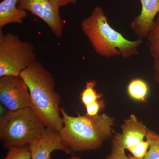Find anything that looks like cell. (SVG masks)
Here are the masks:
<instances>
[{"instance_id": "cell-1", "label": "cell", "mask_w": 159, "mask_h": 159, "mask_svg": "<svg viewBox=\"0 0 159 159\" xmlns=\"http://www.w3.org/2000/svg\"><path fill=\"white\" fill-rule=\"evenodd\" d=\"M63 127L59 132L64 143L75 152L96 150L114 132L115 119L106 114L72 116L61 109Z\"/></svg>"}, {"instance_id": "cell-2", "label": "cell", "mask_w": 159, "mask_h": 159, "mask_svg": "<svg viewBox=\"0 0 159 159\" xmlns=\"http://www.w3.org/2000/svg\"><path fill=\"white\" fill-rule=\"evenodd\" d=\"M31 98L30 107L42 120L47 128L58 131L63 125L59 107L61 98L55 91V81L52 74L36 61L20 73Z\"/></svg>"}, {"instance_id": "cell-3", "label": "cell", "mask_w": 159, "mask_h": 159, "mask_svg": "<svg viewBox=\"0 0 159 159\" xmlns=\"http://www.w3.org/2000/svg\"><path fill=\"white\" fill-rule=\"evenodd\" d=\"M81 27L96 53L106 58L120 56L126 58L138 55L139 48L144 42L141 38L129 40L111 27L100 6H96L83 20Z\"/></svg>"}, {"instance_id": "cell-4", "label": "cell", "mask_w": 159, "mask_h": 159, "mask_svg": "<svg viewBox=\"0 0 159 159\" xmlns=\"http://www.w3.org/2000/svg\"><path fill=\"white\" fill-rule=\"evenodd\" d=\"M47 128L31 107L9 111L0 118V139L9 150L34 142Z\"/></svg>"}, {"instance_id": "cell-5", "label": "cell", "mask_w": 159, "mask_h": 159, "mask_svg": "<svg viewBox=\"0 0 159 159\" xmlns=\"http://www.w3.org/2000/svg\"><path fill=\"white\" fill-rule=\"evenodd\" d=\"M36 61L32 43L22 40L16 34L0 30V77L20 76Z\"/></svg>"}, {"instance_id": "cell-6", "label": "cell", "mask_w": 159, "mask_h": 159, "mask_svg": "<svg viewBox=\"0 0 159 159\" xmlns=\"http://www.w3.org/2000/svg\"><path fill=\"white\" fill-rule=\"evenodd\" d=\"M0 101L9 111L30 107L29 88L21 77L14 76L0 77Z\"/></svg>"}, {"instance_id": "cell-7", "label": "cell", "mask_w": 159, "mask_h": 159, "mask_svg": "<svg viewBox=\"0 0 159 159\" xmlns=\"http://www.w3.org/2000/svg\"><path fill=\"white\" fill-rule=\"evenodd\" d=\"M18 8L29 11L42 20L56 37L63 33L64 24L60 14L59 8L49 0H18Z\"/></svg>"}, {"instance_id": "cell-8", "label": "cell", "mask_w": 159, "mask_h": 159, "mask_svg": "<svg viewBox=\"0 0 159 159\" xmlns=\"http://www.w3.org/2000/svg\"><path fill=\"white\" fill-rule=\"evenodd\" d=\"M31 159H50L51 154L56 150H61L69 154L73 152L64 143L58 131L46 128L43 133L34 142L29 144Z\"/></svg>"}, {"instance_id": "cell-9", "label": "cell", "mask_w": 159, "mask_h": 159, "mask_svg": "<svg viewBox=\"0 0 159 159\" xmlns=\"http://www.w3.org/2000/svg\"><path fill=\"white\" fill-rule=\"evenodd\" d=\"M142 10L130 23V27L139 38L147 37L153 27L156 17L159 12V0H140Z\"/></svg>"}, {"instance_id": "cell-10", "label": "cell", "mask_w": 159, "mask_h": 159, "mask_svg": "<svg viewBox=\"0 0 159 159\" xmlns=\"http://www.w3.org/2000/svg\"><path fill=\"white\" fill-rule=\"evenodd\" d=\"M121 128L122 133L116 134L113 138L125 149H128L144 141L148 129L143 122L139 121L133 114L124 120Z\"/></svg>"}, {"instance_id": "cell-11", "label": "cell", "mask_w": 159, "mask_h": 159, "mask_svg": "<svg viewBox=\"0 0 159 159\" xmlns=\"http://www.w3.org/2000/svg\"><path fill=\"white\" fill-rule=\"evenodd\" d=\"M18 0H3L0 3V30L11 24H21L28 15L16 6Z\"/></svg>"}, {"instance_id": "cell-12", "label": "cell", "mask_w": 159, "mask_h": 159, "mask_svg": "<svg viewBox=\"0 0 159 159\" xmlns=\"http://www.w3.org/2000/svg\"><path fill=\"white\" fill-rule=\"evenodd\" d=\"M127 91L131 98L144 102L149 92V87L145 80L137 78L132 80L129 82Z\"/></svg>"}, {"instance_id": "cell-13", "label": "cell", "mask_w": 159, "mask_h": 159, "mask_svg": "<svg viewBox=\"0 0 159 159\" xmlns=\"http://www.w3.org/2000/svg\"><path fill=\"white\" fill-rule=\"evenodd\" d=\"M148 46L154 60L159 61V14L155 20L153 27L147 37Z\"/></svg>"}, {"instance_id": "cell-14", "label": "cell", "mask_w": 159, "mask_h": 159, "mask_svg": "<svg viewBox=\"0 0 159 159\" xmlns=\"http://www.w3.org/2000/svg\"><path fill=\"white\" fill-rule=\"evenodd\" d=\"M97 85L96 80L87 81L84 89L80 95L81 102L85 107L101 99L102 94L97 93L95 88Z\"/></svg>"}, {"instance_id": "cell-15", "label": "cell", "mask_w": 159, "mask_h": 159, "mask_svg": "<svg viewBox=\"0 0 159 159\" xmlns=\"http://www.w3.org/2000/svg\"><path fill=\"white\" fill-rule=\"evenodd\" d=\"M145 138L149 141L150 147L143 159H159V134L148 128ZM129 157L131 159H136L132 156Z\"/></svg>"}, {"instance_id": "cell-16", "label": "cell", "mask_w": 159, "mask_h": 159, "mask_svg": "<svg viewBox=\"0 0 159 159\" xmlns=\"http://www.w3.org/2000/svg\"><path fill=\"white\" fill-rule=\"evenodd\" d=\"M29 145L14 147L9 149L8 153L2 159H31Z\"/></svg>"}, {"instance_id": "cell-17", "label": "cell", "mask_w": 159, "mask_h": 159, "mask_svg": "<svg viewBox=\"0 0 159 159\" xmlns=\"http://www.w3.org/2000/svg\"><path fill=\"white\" fill-rule=\"evenodd\" d=\"M150 147L149 141H143L137 145L129 148L127 150L130 152L133 157L136 159H143L146 156Z\"/></svg>"}, {"instance_id": "cell-18", "label": "cell", "mask_w": 159, "mask_h": 159, "mask_svg": "<svg viewBox=\"0 0 159 159\" xmlns=\"http://www.w3.org/2000/svg\"><path fill=\"white\" fill-rule=\"evenodd\" d=\"M111 147L110 153L105 159H131L125 154V148L119 145L114 138L112 140Z\"/></svg>"}, {"instance_id": "cell-19", "label": "cell", "mask_w": 159, "mask_h": 159, "mask_svg": "<svg viewBox=\"0 0 159 159\" xmlns=\"http://www.w3.org/2000/svg\"><path fill=\"white\" fill-rule=\"evenodd\" d=\"M105 106V102L102 99L97 100L93 103L85 107L87 115L89 116H97L99 111L104 108Z\"/></svg>"}, {"instance_id": "cell-20", "label": "cell", "mask_w": 159, "mask_h": 159, "mask_svg": "<svg viewBox=\"0 0 159 159\" xmlns=\"http://www.w3.org/2000/svg\"><path fill=\"white\" fill-rule=\"evenodd\" d=\"M54 6L59 8L70 5L74 4L77 2V0H49Z\"/></svg>"}, {"instance_id": "cell-21", "label": "cell", "mask_w": 159, "mask_h": 159, "mask_svg": "<svg viewBox=\"0 0 159 159\" xmlns=\"http://www.w3.org/2000/svg\"><path fill=\"white\" fill-rule=\"evenodd\" d=\"M153 69L154 70V78L159 83V61L154 60Z\"/></svg>"}, {"instance_id": "cell-22", "label": "cell", "mask_w": 159, "mask_h": 159, "mask_svg": "<svg viewBox=\"0 0 159 159\" xmlns=\"http://www.w3.org/2000/svg\"><path fill=\"white\" fill-rule=\"evenodd\" d=\"M68 159H82L80 157H79L77 156L73 155L70 158Z\"/></svg>"}]
</instances>
